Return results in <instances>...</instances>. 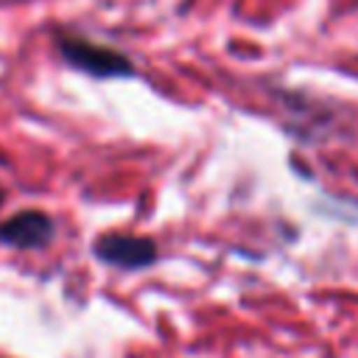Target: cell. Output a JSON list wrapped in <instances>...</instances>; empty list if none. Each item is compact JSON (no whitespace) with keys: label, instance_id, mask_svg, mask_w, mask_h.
Masks as SVG:
<instances>
[{"label":"cell","instance_id":"3","mask_svg":"<svg viewBox=\"0 0 358 358\" xmlns=\"http://www.w3.org/2000/svg\"><path fill=\"white\" fill-rule=\"evenodd\" d=\"M56 238V221L45 210H20L0 224V243L11 249H45Z\"/></svg>","mask_w":358,"mask_h":358},{"label":"cell","instance_id":"1","mask_svg":"<svg viewBox=\"0 0 358 358\" xmlns=\"http://www.w3.org/2000/svg\"><path fill=\"white\" fill-rule=\"evenodd\" d=\"M56 50L70 70L84 73L90 78H134L137 76L134 62L123 50L106 48L87 36L62 34L56 36Z\"/></svg>","mask_w":358,"mask_h":358},{"label":"cell","instance_id":"2","mask_svg":"<svg viewBox=\"0 0 358 358\" xmlns=\"http://www.w3.org/2000/svg\"><path fill=\"white\" fill-rule=\"evenodd\" d=\"M92 252L101 263L137 271L157 260V243L145 235H129V232H106L92 243Z\"/></svg>","mask_w":358,"mask_h":358},{"label":"cell","instance_id":"4","mask_svg":"<svg viewBox=\"0 0 358 358\" xmlns=\"http://www.w3.org/2000/svg\"><path fill=\"white\" fill-rule=\"evenodd\" d=\"M6 196H8V193H6V187H3V185H0V207H3V204H6Z\"/></svg>","mask_w":358,"mask_h":358}]
</instances>
